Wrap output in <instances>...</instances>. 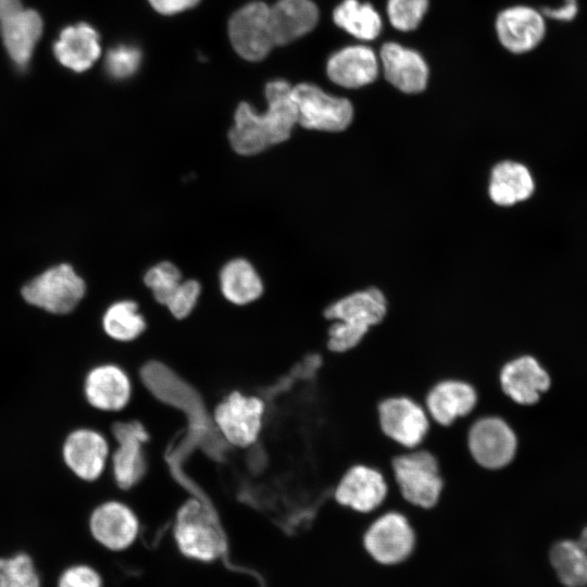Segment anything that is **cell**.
<instances>
[{
  "label": "cell",
  "mask_w": 587,
  "mask_h": 587,
  "mask_svg": "<svg viewBox=\"0 0 587 587\" xmlns=\"http://www.w3.org/2000/svg\"><path fill=\"white\" fill-rule=\"evenodd\" d=\"M265 112L258 113L247 102H241L235 112V124L228 138L239 154H255L287 140L298 123L292 86L289 83L282 79L270 82L265 87Z\"/></svg>",
  "instance_id": "obj_1"
},
{
  "label": "cell",
  "mask_w": 587,
  "mask_h": 587,
  "mask_svg": "<svg viewBox=\"0 0 587 587\" xmlns=\"http://www.w3.org/2000/svg\"><path fill=\"white\" fill-rule=\"evenodd\" d=\"M388 310V300L375 287L348 294L323 310L329 322L326 348L333 353H344L357 348L369 332L380 324Z\"/></svg>",
  "instance_id": "obj_2"
},
{
  "label": "cell",
  "mask_w": 587,
  "mask_h": 587,
  "mask_svg": "<svg viewBox=\"0 0 587 587\" xmlns=\"http://www.w3.org/2000/svg\"><path fill=\"white\" fill-rule=\"evenodd\" d=\"M173 537L179 552L193 561L212 563L226 551V537L213 509L190 498L177 510Z\"/></svg>",
  "instance_id": "obj_3"
},
{
  "label": "cell",
  "mask_w": 587,
  "mask_h": 587,
  "mask_svg": "<svg viewBox=\"0 0 587 587\" xmlns=\"http://www.w3.org/2000/svg\"><path fill=\"white\" fill-rule=\"evenodd\" d=\"M391 480L410 505L428 510L440 499L444 478L437 458L427 449H401L390 462Z\"/></svg>",
  "instance_id": "obj_4"
},
{
  "label": "cell",
  "mask_w": 587,
  "mask_h": 587,
  "mask_svg": "<svg viewBox=\"0 0 587 587\" xmlns=\"http://www.w3.org/2000/svg\"><path fill=\"white\" fill-rule=\"evenodd\" d=\"M361 545L376 563L398 565L413 554L416 530L405 513L396 509L377 511L363 530Z\"/></svg>",
  "instance_id": "obj_5"
},
{
  "label": "cell",
  "mask_w": 587,
  "mask_h": 587,
  "mask_svg": "<svg viewBox=\"0 0 587 587\" xmlns=\"http://www.w3.org/2000/svg\"><path fill=\"white\" fill-rule=\"evenodd\" d=\"M265 411V403L260 397L234 390L218 401L212 419L218 434L228 445L246 449L258 441Z\"/></svg>",
  "instance_id": "obj_6"
},
{
  "label": "cell",
  "mask_w": 587,
  "mask_h": 587,
  "mask_svg": "<svg viewBox=\"0 0 587 587\" xmlns=\"http://www.w3.org/2000/svg\"><path fill=\"white\" fill-rule=\"evenodd\" d=\"M466 445L473 461L480 467L497 471L507 467L515 458L519 439L515 430L499 415L472 419Z\"/></svg>",
  "instance_id": "obj_7"
},
{
  "label": "cell",
  "mask_w": 587,
  "mask_h": 587,
  "mask_svg": "<svg viewBox=\"0 0 587 587\" xmlns=\"http://www.w3.org/2000/svg\"><path fill=\"white\" fill-rule=\"evenodd\" d=\"M377 419L384 436L407 450L421 447L432 425L424 404L405 395L380 400Z\"/></svg>",
  "instance_id": "obj_8"
},
{
  "label": "cell",
  "mask_w": 587,
  "mask_h": 587,
  "mask_svg": "<svg viewBox=\"0 0 587 587\" xmlns=\"http://www.w3.org/2000/svg\"><path fill=\"white\" fill-rule=\"evenodd\" d=\"M85 292V282L70 264L50 267L22 288L25 301L54 314L73 311Z\"/></svg>",
  "instance_id": "obj_9"
},
{
  "label": "cell",
  "mask_w": 587,
  "mask_h": 587,
  "mask_svg": "<svg viewBox=\"0 0 587 587\" xmlns=\"http://www.w3.org/2000/svg\"><path fill=\"white\" fill-rule=\"evenodd\" d=\"M389 484L377 467L364 463L350 465L337 480L332 497L342 508L359 514H374L384 504Z\"/></svg>",
  "instance_id": "obj_10"
},
{
  "label": "cell",
  "mask_w": 587,
  "mask_h": 587,
  "mask_svg": "<svg viewBox=\"0 0 587 587\" xmlns=\"http://www.w3.org/2000/svg\"><path fill=\"white\" fill-rule=\"evenodd\" d=\"M298 123L308 129L340 132L353 118V108L346 98L326 93L319 86L301 83L292 87Z\"/></svg>",
  "instance_id": "obj_11"
},
{
  "label": "cell",
  "mask_w": 587,
  "mask_h": 587,
  "mask_svg": "<svg viewBox=\"0 0 587 587\" xmlns=\"http://www.w3.org/2000/svg\"><path fill=\"white\" fill-rule=\"evenodd\" d=\"M270 7L261 1L247 3L237 10L228 22L233 48L248 61H260L274 45L268 26Z\"/></svg>",
  "instance_id": "obj_12"
},
{
  "label": "cell",
  "mask_w": 587,
  "mask_h": 587,
  "mask_svg": "<svg viewBox=\"0 0 587 587\" xmlns=\"http://www.w3.org/2000/svg\"><path fill=\"white\" fill-rule=\"evenodd\" d=\"M503 395L521 407L536 404L550 387V377L539 361L528 354H519L505 361L498 375Z\"/></svg>",
  "instance_id": "obj_13"
},
{
  "label": "cell",
  "mask_w": 587,
  "mask_h": 587,
  "mask_svg": "<svg viewBox=\"0 0 587 587\" xmlns=\"http://www.w3.org/2000/svg\"><path fill=\"white\" fill-rule=\"evenodd\" d=\"M116 447L111 455L113 478L121 489L135 487L147 471L145 444L148 433L138 422L116 423L113 428Z\"/></svg>",
  "instance_id": "obj_14"
},
{
  "label": "cell",
  "mask_w": 587,
  "mask_h": 587,
  "mask_svg": "<svg viewBox=\"0 0 587 587\" xmlns=\"http://www.w3.org/2000/svg\"><path fill=\"white\" fill-rule=\"evenodd\" d=\"M477 402L476 388L471 383L454 377L436 382L423 400L430 421L440 426H450L470 416Z\"/></svg>",
  "instance_id": "obj_15"
},
{
  "label": "cell",
  "mask_w": 587,
  "mask_h": 587,
  "mask_svg": "<svg viewBox=\"0 0 587 587\" xmlns=\"http://www.w3.org/2000/svg\"><path fill=\"white\" fill-rule=\"evenodd\" d=\"M89 529L101 546L111 551L128 549L137 540L140 523L135 511L122 501L99 504L89 519Z\"/></svg>",
  "instance_id": "obj_16"
},
{
  "label": "cell",
  "mask_w": 587,
  "mask_h": 587,
  "mask_svg": "<svg viewBox=\"0 0 587 587\" xmlns=\"http://www.w3.org/2000/svg\"><path fill=\"white\" fill-rule=\"evenodd\" d=\"M62 455L66 466L80 479L95 482L103 474L109 458L107 438L92 428H78L66 437Z\"/></svg>",
  "instance_id": "obj_17"
},
{
  "label": "cell",
  "mask_w": 587,
  "mask_h": 587,
  "mask_svg": "<svg viewBox=\"0 0 587 587\" xmlns=\"http://www.w3.org/2000/svg\"><path fill=\"white\" fill-rule=\"evenodd\" d=\"M84 394L92 408L104 412H118L130 402L133 384L123 367L105 363L88 372L84 383Z\"/></svg>",
  "instance_id": "obj_18"
},
{
  "label": "cell",
  "mask_w": 587,
  "mask_h": 587,
  "mask_svg": "<svg viewBox=\"0 0 587 587\" xmlns=\"http://www.w3.org/2000/svg\"><path fill=\"white\" fill-rule=\"evenodd\" d=\"M496 32L500 43L507 50L525 53L540 43L546 34V23L537 10L516 5L498 14Z\"/></svg>",
  "instance_id": "obj_19"
},
{
  "label": "cell",
  "mask_w": 587,
  "mask_h": 587,
  "mask_svg": "<svg viewBox=\"0 0 587 587\" xmlns=\"http://www.w3.org/2000/svg\"><path fill=\"white\" fill-rule=\"evenodd\" d=\"M379 61L385 78L405 93H417L425 89L428 66L420 52L397 42H386L379 51Z\"/></svg>",
  "instance_id": "obj_20"
},
{
  "label": "cell",
  "mask_w": 587,
  "mask_h": 587,
  "mask_svg": "<svg viewBox=\"0 0 587 587\" xmlns=\"http://www.w3.org/2000/svg\"><path fill=\"white\" fill-rule=\"evenodd\" d=\"M326 72L328 78L336 85L345 88H360L377 78L379 60L367 46H348L328 59Z\"/></svg>",
  "instance_id": "obj_21"
},
{
  "label": "cell",
  "mask_w": 587,
  "mask_h": 587,
  "mask_svg": "<svg viewBox=\"0 0 587 587\" xmlns=\"http://www.w3.org/2000/svg\"><path fill=\"white\" fill-rule=\"evenodd\" d=\"M319 21L311 0H278L268 9V26L274 47L285 46L311 32Z\"/></svg>",
  "instance_id": "obj_22"
},
{
  "label": "cell",
  "mask_w": 587,
  "mask_h": 587,
  "mask_svg": "<svg viewBox=\"0 0 587 587\" xmlns=\"http://www.w3.org/2000/svg\"><path fill=\"white\" fill-rule=\"evenodd\" d=\"M55 59L76 73L89 70L101 54L99 34L87 23L63 28L53 45Z\"/></svg>",
  "instance_id": "obj_23"
},
{
  "label": "cell",
  "mask_w": 587,
  "mask_h": 587,
  "mask_svg": "<svg viewBox=\"0 0 587 587\" xmlns=\"http://www.w3.org/2000/svg\"><path fill=\"white\" fill-rule=\"evenodd\" d=\"M43 29L41 16L32 9H22L0 22L3 45L11 60L20 68L29 63Z\"/></svg>",
  "instance_id": "obj_24"
},
{
  "label": "cell",
  "mask_w": 587,
  "mask_h": 587,
  "mask_svg": "<svg viewBox=\"0 0 587 587\" xmlns=\"http://www.w3.org/2000/svg\"><path fill=\"white\" fill-rule=\"evenodd\" d=\"M535 191V180L527 166L515 161H502L491 171L489 196L498 205L511 207L525 201Z\"/></svg>",
  "instance_id": "obj_25"
},
{
  "label": "cell",
  "mask_w": 587,
  "mask_h": 587,
  "mask_svg": "<svg viewBox=\"0 0 587 587\" xmlns=\"http://www.w3.org/2000/svg\"><path fill=\"white\" fill-rule=\"evenodd\" d=\"M221 291L226 300L237 305L255 301L263 292V284L254 267L243 259H235L220 273Z\"/></svg>",
  "instance_id": "obj_26"
},
{
  "label": "cell",
  "mask_w": 587,
  "mask_h": 587,
  "mask_svg": "<svg viewBox=\"0 0 587 587\" xmlns=\"http://www.w3.org/2000/svg\"><path fill=\"white\" fill-rule=\"evenodd\" d=\"M335 24L361 40H373L382 32V18L375 8L359 0H344L333 12Z\"/></svg>",
  "instance_id": "obj_27"
},
{
  "label": "cell",
  "mask_w": 587,
  "mask_h": 587,
  "mask_svg": "<svg viewBox=\"0 0 587 587\" xmlns=\"http://www.w3.org/2000/svg\"><path fill=\"white\" fill-rule=\"evenodd\" d=\"M550 562L559 580L566 587L587 585V551L578 540H561L549 553Z\"/></svg>",
  "instance_id": "obj_28"
},
{
  "label": "cell",
  "mask_w": 587,
  "mask_h": 587,
  "mask_svg": "<svg viewBox=\"0 0 587 587\" xmlns=\"http://www.w3.org/2000/svg\"><path fill=\"white\" fill-rule=\"evenodd\" d=\"M104 333L113 340L130 342L146 330V320L136 302L121 300L112 303L102 316Z\"/></svg>",
  "instance_id": "obj_29"
},
{
  "label": "cell",
  "mask_w": 587,
  "mask_h": 587,
  "mask_svg": "<svg viewBox=\"0 0 587 587\" xmlns=\"http://www.w3.org/2000/svg\"><path fill=\"white\" fill-rule=\"evenodd\" d=\"M0 587H40L38 573L28 554L0 558Z\"/></svg>",
  "instance_id": "obj_30"
},
{
  "label": "cell",
  "mask_w": 587,
  "mask_h": 587,
  "mask_svg": "<svg viewBox=\"0 0 587 587\" xmlns=\"http://www.w3.org/2000/svg\"><path fill=\"white\" fill-rule=\"evenodd\" d=\"M143 280L154 299L164 305L182 283V275L174 264L164 261L149 268Z\"/></svg>",
  "instance_id": "obj_31"
},
{
  "label": "cell",
  "mask_w": 587,
  "mask_h": 587,
  "mask_svg": "<svg viewBox=\"0 0 587 587\" xmlns=\"http://www.w3.org/2000/svg\"><path fill=\"white\" fill-rule=\"evenodd\" d=\"M428 9V0H388L387 15L398 30L410 32L420 25Z\"/></svg>",
  "instance_id": "obj_32"
},
{
  "label": "cell",
  "mask_w": 587,
  "mask_h": 587,
  "mask_svg": "<svg viewBox=\"0 0 587 587\" xmlns=\"http://www.w3.org/2000/svg\"><path fill=\"white\" fill-rule=\"evenodd\" d=\"M141 52L133 46H118L107 53L105 70L114 78H127L139 67Z\"/></svg>",
  "instance_id": "obj_33"
},
{
  "label": "cell",
  "mask_w": 587,
  "mask_h": 587,
  "mask_svg": "<svg viewBox=\"0 0 587 587\" xmlns=\"http://www.w3.org/2000/svg\"><path fill=\"white\" fill-rule=\"evenodd\" d=\"M200 291L201 287L197 280H182L164 305L174 317L185 319L195 309Z\"/></svg>",
  "instance_id": "obj_34"
},
{
  "label": "cell",
  "mask_w": 587,
  "mask_h": 587,
  "mask_svg": "<svg viewBox=\"0 0 587 587\" xmlns=\"http://www.w3.org/2000/svg\"><path fill=\"white\" fill-rule=\"evenodd\" d=\"M58 587H103V583L95 569L78 564L70 566L61 574Z\"/></svg>",
  "instance_id": "obj_35"
},
{
  "label": "cell",
  "mask_w": 587,
  "mask_h": 587,
  "mask_svg": "<svg viewBox=\"0 0 587 587\" xmlns=\"http://www.w3.org/2000/svg\"><path fill=\"white\" fill-rule=\"evenodd\" d=\"M150 5L159 13L164 15L176 14L190 9L199 3L200 0H148Z\"/></svg>",
  "instance_id": "obj_36"
},
{
  "label": "cell",
  "mask_w": 587,
  "mask_h": 587,
  "mask_svg": "<svg viewBox=\"0 0 587 587\" xmlns=\"http://www.w3.org/2000/svg\"><path fill=\"white\" fill-rule=\"evenodd\" d=\"M23 8L21 0H0V22L20 12Z\"/></svg>",
  "instance_id": "obj_37"
},
{
  "label": "cell",
  "mask_w": 587,
  "mask_h": 587,
  "mask_svg": "<svg viewBox=\"0 0 587 587\" xmlns=\"http://www.w3.org/2000/svg\"><path fill=\"white\" fill-rule=\"evenodd\" d=\"M578 542L582 545V547L587 551V527L582 532Z\"/></svg>",
  "instance_id": "obj_38"
}]
</instances>
